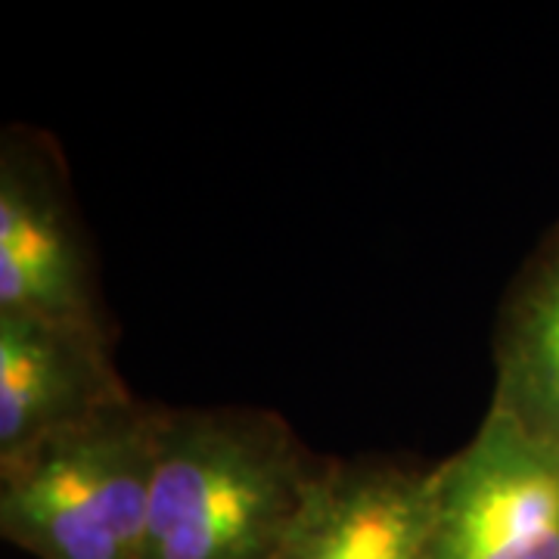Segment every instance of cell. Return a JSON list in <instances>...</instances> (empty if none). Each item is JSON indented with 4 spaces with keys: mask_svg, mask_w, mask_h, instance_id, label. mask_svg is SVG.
Instances as JSON below:
<instances>
[{
    "mask_svg": "<svg viewBox=\"0 0 559 559\" xmlns=\"http://www.w3.org/2000/svg\"><path fill=\"white\" fill-rule=\"evenodd\" d=\"M326 460L259 407H162L143 559H277Z\"/></svg>",
    "mask_w": 559,
    "mask_h": 559,
    "instance_id": "cell-1",
    "label": "cell"
},
{
    "mask_svg": "<svg viewBox=\"0 0 559 559\" xmlns=\"http://www.w3.org/2000/svg\"><path fill=\"white\" fill-rule=\"evenodd\" d=\"M159 404L131 399L0 463V535L35 559H143Z\"/></svg>",
    "mask_w": 559,
    "mask_h": 559,
    "instance_id": "cell-2",
    "label": "cell"
},
{
    "mask_svg": "<svg viewBox=\"0 0 559 559\" xmlns=\"http://www.w3.org/2000/svg\"><path fill=\"white\" fill-rule=\"evenodd\" d=\"M426 559H559V444L488 404L476 436L429 469Z\"/></svg>",
    "mask_w": 559,
    "mask_h": 559,
    "instance_id": "cell-3",
    "label": "cell"
},
{
    "mask_svg": "<svg viewBox=\"0 0 559 559\" xmlns=\"http://www.w3.org/2000/svg\"><path fill=\"white\" fill-rule=\"evenodd\" d=\"M0 314L106 330L60 175L25 138L0 153Z\"/></svg>",
    "mask_w": 559,
    "mask_h": 559,
    "instance_id": "cell-4",
    "label": "cell"
},
{
    "mask_svg": "<svg viewBox=\"0 0 559 559\" xmlns=\"http://www.w3.org/2000/svg\"><path fill=\"white\" fill-rule=\"evenodd\" d=\"M131 399L109 330L0 314V463Z\"/></svg>",
    "mask_w": 559,
    "mask_h": 559,
    "instance_id": "cell-5",
    "label": "cell"
},
{
    "mask_svg": "<svg viewBox=\"0 0 559 559\" xmlns=\"http://www.w3.org/2000/svg\"><path fill=\"white\" fill-rule=\"evenodd\" d=\"M429 469L326 460L277 559H426Z\"/></svg>",
    "mask_w": 559,
    "mask_h": 559,
    "instance_id": "cell-6",
    "label": "cell"
},
{
    "mask_svg": "<svg viewBox=\"0 0 559 559\" xmlns=\"http://www.w3.org/2000/svg\"><path fill=\"white\" fill-rule=\"evenodd\" d=\"M491 404L559 444V240L503 314Z\"/></svg>",
    "mask_w": 559,
    "mask_h": 559,
    "instance_id": "cell-7",
    "label": "cell"
}]
</instances>
